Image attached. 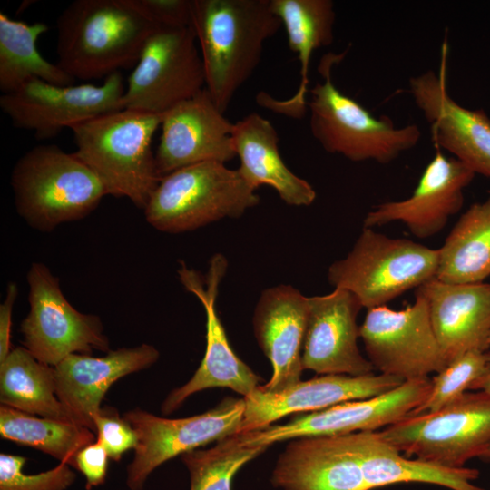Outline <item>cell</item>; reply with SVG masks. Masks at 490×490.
<instances>
[{
	"instance_id": "32",
	"label": "cell",
	"mask_w": 490,
	"mask_h": 490,
	"mask_svg": "<svg viewBox=\"0 0 490 490\" xmlns=\"http://www.w3.org/2000/svg\"><path fill=\"white\" fill-rule=\"evenodd\" d=\"M268 447L247 445L240 434H234L211 448L183 454L181 459L190 473V490H232L237 472Z\"/></svg>"
},
{
	"instance_id": "14",
	"label": "cell",
	"mask_w": 490,
	"mask_h": 490,
	"mask_svg": "<svg viewBox=\"0 0 490 490\" xmlns=\"http://www.w3.org/2000/svg\"><path fill=\"white\" fill-rule=\"evenodd\" d=\"M228 262L215 254L206 276L181 262L178 270L180 282L202 304L206 314V348L201 365L191 378L173 389L162 405V412L176 410L192 394L211 387H228L243 397L250 395L262 380L232 350L216 309L220 284Z\"/></svg>"
},
{
	"instance_id": "11",
	"label": "cell",
	"mask_w": 490,
	"mask_h": 490,
	"mask_svg": "<svg viewBox=\"0 0 490 490\" xmlns=\"http://www.w3.org/2000/svg\"><path fill=\"white\" fill-rule=\"evenodd\" d=\"M368 359L380 374L405 381L426 378L446 366L434 332L426 299L415 292V302L395 310L369 309L359 326Z\"/></svg>"
},
{
	"instance_id": "6",
	"label": "cell",
	"mask_w": 490,
	"mask_h": 490,
	"mask_svg": "<svg viewBox=\"0 0 490 490\" xmlns=\"http://www.w3.org/2000/svg\"><path fill=\"white\" fill-rule=\"evenodd\" d=\"M259 202L255 190L238 170L204 162L162 177L143 211L157 230L181 233L224 218H239Z\"/></svg>"
},
{
	"instance_id": "40",
	"label": "cell",
	"mask_w": 490,
	"mask_h": 490,
	"mask_svg": "<svg viewBox=\"0 0 490 490\" xmlns=\"http://www.w3.org/2000/svg\"><path fill=\"white\" fill-rule=\"evenodd\" d=\"M481 458L484 460H490V446L488 449L481 456Z\"/></svg>"
},
{
	"instance_id": "4",
	"label": "cell",
	"mask_w": 490,
	"mask_h": 490,
	"mask_svg": "<svg viewBox=\"0 0 490 490\" xmlns=\"http://www.w3.org/2000/svg\"><path fill=\"white\" fill-rule=\"evenodd\" d=\"M10 181L17 214L43 232L83 219L106 195L98 178L74 153L54 144L37 145L22 155Z\"/></svg>"
},
{
	"instance_id": "12",
	"label": "cell",
	"mask_w": 490,
	"mask_h": 490,
	"mask_svg": "<svg viewBox=\"0 0 490 490\" xmlns=\"http://www.w3.org/2000/svg\"><path fill=\"white\" fill-rule=\"evenodd\" d=\"M125 86L120 72L101 85H57L31 79L12 93L0 96V108L12 124L34 131L37 139L56 136L96 116L124 109Z\"/></svg>"
},
{
	"instance_id": "20",
	"label": "cell",
	"mask_w": 490,
	"mask_h": 490,
	"mask_svg": "<svg viewBox=\"0 0 490 490\" xmlns=\"http://www.w3.org/2000/svg\"><path fill=\"white\" fill-rule=\"evenodd\" d=\"M404 382L397 377L372 373L361 377L322 375L300 380L279 392L267 391L260 385L243 397L245 411L240 433L263 429L289 414L313 412L347 401L375 397Z\"/></svg>"
},
{
	"instance_id": "25",
	"label": "cell",
	"mask_w": 490,
	"mask_h": 490,
	"mask_svg": "<svg viewBox=\"0 0 490 490\" xmlns=\"http://www.w3.org/2000/svg\"><path fill=\"white\" fill-rule=\"evenodd\" d=\"M270 6L286 30L289 49L298 54L300 82L295 94L288 99L279 100L260 92L256 101L261 107L299 120L308 108L311 55L334 40V4L330 0H270Z\"/></svg>"
},
{
	"instance_id": "27",
	"label": "cell",
	"mask_w": 490,
	"mask_h": 490,
	"mask_svg": "<svg viewBox=\"0 0 490 490\" xmlns=\"http://www.w3.org/2000/svg\"><path fill=\"white\" fill-rule=\"evenodd\" d=\"M349 438L368 490L409 482L436 484L452 490H484L470 482L479 475L477 469L447 467L401 456L377 431L352 433Z\"/></svg>"
},
{
	"instance_id": "17",
	"label": "cell",
	"mask_w": 490,
	"mask_h": 490,
	"mask_svg": "<svg viewBox=\"0 0 490 490\" xmlns=\"http://www.w3.org/2000/svg\"><path fill=\"white\" fill-rule=\"evenodd\" d=\"M160 128L155 161L161 178L189 165L225 163L236 157L234 123L217 107L206 88L165 112Z\"/></svg>"
},
{
	"instance_id": "38",
	"label": "cell",
	"mask_w": 490,
	"mask_h": 490,
	"mask_svg": "<svg viewBox=\"0 0 490 490\" xmlns=\"http://www.w3.org/2000/svg\"><path fill=\"white\" fill-rule=\"evenodd\" d=\"M18 296V287L11 281L6 288L5 298L0 305V364L5 361L11 348L12 314L15 299Z\"/></svg>"
},
{
	"instance_id": "23",
	"label": "cell",
	"mask_w": 490,
	"mask_h": 490,
	"mask_svg": "<svg viewBox=\"0 0 490 490\" xmlns=\"http://www.w3.org/2000/svg\"><path fill=\"white\" fill-rule=\"evenodd\" d=\"M448 365L469 351L485 352L490 335V283H446L434 278L416 289Z\"/></svg>"
},
{
	"instance_id": "19",
	"label": "cell",
	"mask_w": 490,
	"mask_h": 490,
	"mask_svg": "<svg viewBox=\"0 0 490 490\" xmlns=\"http://www.w3.org/2000/svg\"><path fill=\"white\" fill-rule=\"evenodd\" d=\"M475 172L454 157L437 151L424 170L412 194L404 200L378 204L363 220L373 228L400 221L419 239L439 233L464 204V191Z\"/></svg>"
},
{
	"instance_id": "34",
	"label": "cell",
	"mask_w": 490,
	"mask_h": 490,
	"mask_svg": "<svg viewBox=\"0 0 490 490\" xmlns=\"http://www.w3.org/2000/svg\"><path fill=\"white\" fill-rule=\"evenodd\" d=\"M26 461L23 456L0 454V490H66L75 481L76 475L68 464L27 475L24 473Z\"/></svg>"
},
{
	"instance_id": "24",
	"label": "cell",
	"mask_w": 490,
	"mask_h": 490,
	"mask_svg": "<svg viewBox=\"0 0 490 490\" xmlns=\"http://www.w3.org/2000/svg\"><path fill=\"white\" fill-rule=\"evenodd\" d=\"M271 483L283 490H368L349 434L295 438L279 456Z\"/></svg>"
},
{
	"instance_id": "9",
	"label": "cell",
	"mask_w": 490,
	"mask_h": 490,
	"mask_svg": "<svg viewBox=\"0 0 490 490\" xmlns=\"http://www.w3.org/2000/svg\"><path fill=\"white\" fill-rule=\"evenodd\" d=\"M205 88L204 66L191 26H158L128 77L123 107L163 114Z\"/></svg>"
},
{
	"instance_id": "36",
	"label": "cell",
	"mask_w": 490,
	"mask_h": 490,
	"mask_svg": "<svg viewBox=\"0 0 490 490\" xmlns=\"http://www.w3.org/2000/svg\"><path fill=\"white\" fill-rule=\"evenodd\" d=\"M136 2L160 26H191V0H136Z\"/></svg>"
},
{
	"instance_id": "39",
	"label": "cell",
	"mask_w": 490,
	"mask_h": 490,
	"mask_svg": "<svg viewBox=\"0 0 490 490\" xmlns=\"http://www.w3.org/2000/svg\"><path fill=\"white\" fill-rule=\"evenodd\" d=\"M485 365L482 374L471 384L469 390L490 394V351H485Z\"/></svg>"
},
{
	"instance_id": "2",
	"label": "cell",
	"mask_w": 490,
	"mask_h": 490,
	"mask_svg": "<svg viewBox=\"0 0 490 490\" xmlns=\"http://www.w3.org/2000/svg\"><path fill=\"white\" fill-rule=\"evenodd\" d=\"M56 24V64L84 81L136 64L147 39L160 26L136 0H74Z\"/></svg>"
},
{
	"instance_id": "1",
	"label": "cell",
	"mask_w": 490,
	"mask_h": 490,
	"mask_svg": "<svg viewBox=\"0 0 490 490\" xmlns=\"http://www.w3.org/2000/svg\"><path fill=\"white\" fill-rule=\"evenodd\" d=\"M282 25L270 0H191V24L206 89L224 113Z\"/></svg>"
},
{
	"instance_id": "15",
	"label": "cell",
	"mask_w": 490,
	"mask_h": 490,
	"mask_svg": "<svg viewBox=\"0 0 490 490\" xmlns=\"http://www.w3.org/2000/svg\"><path fill=\"white\" fill-rule=\"evenodd\" d=\"M431 387L429 377L408 380L375 397L339 403L300 415L283 425L240 434L247 445L269 446L276 442L299 437L376 431L407 416L424 402Z\"/></svg>"
},
{
	"instance_id": "18",
	"label": "cell",
	"mask_w": 490,
	"mask_h": 490,
	"mask_svg": "<svg viewBox=\"0 0 490 490\" xmlns=\"http://www.w3.org/2000/svg\"><path fill=\"white\" fill-rule=\"evenodd\" d=\"M309 313L302 349L303 369L318 375L361 377L374 367L358 349L357 318L363 308L349 290L308 297Z\"/></svg>"
},
{
	"instance_id": "3",
	"label": "cell",
	"mask_w": 490,
	"mask_h": 490,
	"mask_svg": "<svg viewBox=\"0 0 490 490\" xmlns=\"http://www.w3.org/2000/svg\"><path fill=\"white\" fill-rule=\"evenodd\" d=\"M162 114L122 109L74 125V152L98 178L106 195L144 210L162 179L152 138Z\"/></svg>"
},
{
	"instance_id": "30",
	"label": "cell",
	"mask_w": 490,
	"mask_h": 490,
	"mask_svg": "<svg viewBox=\"0 0 490 490\" xmlns=\"http://www.w3.org/2000/svg\"><path fill=\"white\" fill-rule=\"evenodd\" d=\"M43 22L27 24L0 13V90L12 93L36 78L57 85H72L75 79L57 64L44 59L36 43L47 32Z\"/></svg>"
},
{
	"instance_id": "16",
	"label": "cell",
	"mask_w": 490,
	"mask_h": 490,
	"mask_svg": "<svg viewBox=\"0 0 490 490\" xmlns=\"http://www.w3.org/2000/svg\"><path fill=\"white\" fill-rule=\"evenodd\" d=\"M447 52L445 43L439 71L411 77L409 93L430 124L436 148L449 152L475 174L490 178V118L483 110L465 108L450 97L446 84Z\"/></svg>"
},
{
	"instance_id": "41",
	"label": "cell",
	"mask_w": 490,
	"mask_h": 490,
	"mask_svg": "<svg viewBox=\"0 0 490 490\" xmlns=\"http://www.w3.org/2000/svg\"><path fill=\"white\" fill-rule=\"evenodd\" d=\"M488 345H489V348H490V335H489V338H488Z\"/></svg>"
},
{
	"instance_id": "22",
	"label": "cell",
	"mask_w": 490,
	"mask_h": 490,
	"mask_svg": "<svg viewBox=\"0 0 490 490\" xmlns=\"http://www.w3.org/2000/svg\"><path fill=\"white\" fill-rule=\"evenodd\" d=\"M308 313V297L290 285L270 287L260 294L253 329L272 366L271 377L261 386L263 389L279 392L300 381Z\"/></svg>"
},
{
	"instance_id": "29",
	"label": "cell",
	"mask_w": 490,
	"mask_h": 490,
	"mask_svg": "<svg viewBox=\"0 0 490 490\" xmlns=\"http://www.w3.org/2000/svg\"><path fill=\"white\" fill-rule=\"evenodd\" d=\"M0 401L27 414L74 423L56 396L54 367L24 347L13 348L0 364Z\"/></svg>"
},
{
	"instance_id": "13",
	"label": "cell",
	"mask_w": 490,
	"mask_h": 490,
	"mask_svg": "<svg viewBox=\"0 0 490 490\" xmlns=\"http://www.w3.org/2000/svg\"><path fill=\"white\" fill-rule=\"evenodd\" d=\"M244 411L243 398H226L203 414L184 418H164L140 408L125 412L122 416L138 436L134 456L127 466V487L142 490L149 475L166 461L239 434Z\"/></svg>"
},
{
	"instance_id": "33",
	"label": "cell",
	"mask_w": 490,
	"mask_h": 490,
	"mask_svg": "<svg viewBox=\"0 0 490 490\" xmlns=\"http://www.w3.org/2000/svg\"><path fill=\"white\" fill-rule=\"evenodd\" d=\"M485 353L469 351L436 373V376L431 378L432 387L426 398L408 416L438 411L469 390L471 384L482 374L485 368Z\"/></svg>"
},
{
	"instance_id": "8",
	"label": "cell",
	"mask_w": 490,
	"mask_h": 490,
	"mask_svg": "<svg viewBox=\"0 0 490 490\" xmlns=\"http://www.w3.org/2000/svg\"><path fill=\"white\" fill-rule=\"evenodd\" d=\"M377 435L407 457L464 467L490 446V394L466 391L438 411L407 416Z\"/></svg>"
},
{
	"instance_id": "35",
	"label": "cell",
	"mask_w": 490,
	"mask_h": 490,
	"mask_svg": "<svg viewBox=\"0 0 490 490\" xmlns=\"http://www.w3.org/2000/svg\"><path fill=\"white\" fill-rule=\"evenodd\" d=\"M93 423L96 441L105 448L111 459L120 461L125 452L136 448L138 436L134 428L114 407H102Z\"/></svg>"
},
{
	"instance_id": "26",
	"label": "cell",
	"mask_w": 490,
	"mask_h": 490,
	"mask_svg": "<svg viewBox=\"0 0 490 490\" xmlns=\"http://www.w3.org/2000/svg\"><path fill=\"white\" fill-rule=\"evenodd\" d=\"M232 139L240 161L237 170L253 190L268 185L288 205L313 203L315 190L287 167L279 151L278 132L267 119L257 113L248 114L234 123Z\"/></svg>"
},
{
	"instance_id": "31",
	"label": "cell",
	"mask_w": 490,
	"mask_h": 490,
	"mask_svg": "<svg viewBox=\"0 0 490 490\" xmlns=\"http://www.w3.org/2000/svg\"><path fill=\"white\" fill-rule=\"evenodd\" d=\"M3 438L42 451L74 468L75 456L94 442L95 433L72 422L36 416L10 407H0Z\"/></svg>"
},
{
	"instance_id": "10",
	"label": "cell",
	"mask_w": 490,
	"mask_h": 490,
	"mask_svg": "<svg viewBox=\"0 0 490 490\" xmlns=\"http://www.w3.org/2000/svg\"><path fill=\"white\" fill-rule=\"evenodd\" d=\"M26 280L30 309L20 331L23 347L36 359L54 367L71 354L111 350L101 318L77 310L45 264L33 262Z\"/></svg>"
},
{
	"instance_id": "37",
	"label": "cell",
	"mask_w": 490,
	"mask_h": 490,
	"mask_svg": "<svg viewBox=\"0 0 490 490\" xmlns=\"http://www.w3.org/2000/svg\"><path fill=\"white\" fill-rule=\"evenodd\" d=\"M109 459L107 451L97 441L85 446L77 453L74 468L84 476L87 490L105 482Z\"/></svg>"
},
{
	"instance_id": "21",
	"label": "cell",
	"mask_w": 490,
	"mask_h": 490,
	"mask_svg": "<svg viewBox=\"0 0 490 490\" xmlns=\"http://www.w3.org/2000/svg\"><path fill=\"white\" fill-rule=\"evenodd\" d=\"M159 356L158 349L146 343L110 350L103 357L71 354L54 367L56 396L74 423L95 433L93 418L108 389L118 379L150 368Z\"/></svg>"
},
{
	"instance_id": "7",
	"label": "cell",
	"mask_w": 490,
	"mask_h": 490,
	"mask_svg": "<svg viewBox=\"0 0 490 490\" xmlns=\"http://www.w3.org/2000/svg\"><path fill=\"white\" fill-rule=\"evenodd\" d=\"M438 261V249L363 227L348 255L329 266L328 279L369 309L436 278Z\"/></svg>"
},
{
	"instance_id": "5",
	"label": "cell",
	"mask_w": 490,
	"mask_h": 490,
	"mask_svg": "<svg viewBox=\"0 0 490 490\" xmlns=\"http://www.w3.org/2000/svg\"><path fill=\"white\" fill-rule=\"evenodd\" d=\"M343 54H328L318 66L323 81L310 89L308 107L312 136L329 153L352 162L387 164L420 140L417 125L397 127L387 116L375 117L333 83L331 69Z\"/></svg>"
},
{
	"instance_id": "28",
	"label": "cell",
	"mask_w": 490,
	"mask_h": 490,
	"mask_svg": "<svg viewBox=\"0 0 490 490\" xmlns=\"http://www.w3.org/2000/svg\"><path fill=\"white\" fill-rule=\"evenodd\" d=\"M438 250L440 281L480 283L490 276V196L460 216Z\"/></svg>"
}]
</instances>
